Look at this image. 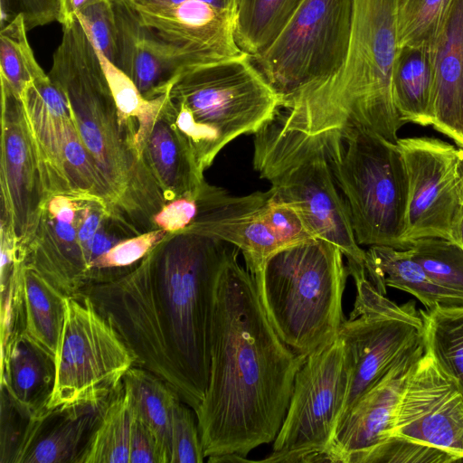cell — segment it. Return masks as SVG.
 Returning a JSON list of instances; mask_svg holds the SVG:
<instances>
[{"mask_svg":"<svg viewBox=\"0 0 463 463\" xmlns=\"http://www.w3.org/2000/svg\"><path fill=\"white\" fill-rule=\"evenodd\" d=\"M232 246L210 235L172 233L118 278L77 293L115 328L135 365L194 412L208 385L216 287Z\"/></svg>","mask_w":463,"mask_h":463,"instance_id":"obj_1","label":"cell"},{"mask_svg":"<svg viewBox=\"0 0 463 463\" xmlns=\"http://www.w3.org/2000/svg\"><path fill=\"white\" fill-rule=\"evenodd\" d=\"M232 245L219 275L204 397L195 411L204 457L242 458L274 441L306 356L268 319L255 281Z\"/></svg>","mask_w":463,"mask_h":463,"instance_id":"obj_2","label":"cell"},{"mask_svg":"<svg viewBox=\"0 0 463 463\" xmlns=\"http://www.w3.org/2000/svg\"><path fill=\"white\" fill-rule=\"evenodd\" d=\"M48 76L69 102L109 215L135 234L155 229L153 217L166 201L137 148L135 131L120 119L99 56L79 22L62 29Z\"/></svg>","mask_w":463,"mask_h":463,"instance_id":"obj_3","label":"cell"},{"mask_svg":"<svg viewBox=\"0 0 463 463\" xmlns=\"http://www.w3.org/2000/svg\"><path fill=\"white\" fill-rule=\"evenodd\" d=\"M398 49L397 0H354L345 61L335 73L288 99L282 111L285 128L322 136L358 127L396 144L404 125L391 88Z\"/></svg>","mask_w":463,"mask_h":463,"instance_id":"obj_4","label":"cell"},{"mask_svg":"<svg viewBox=\"0 0 463 463\" xmlns=\"http://www.w3.org/2000/svg\"><path fill=\"white\" fill-rule=\"evenodd\" d=\"M170 99L167 116L202 174L227 144L257 133L281 106L245 52L189 68L175 81Z\"/></svg>","mask_w":463,"mask_h":463,"instance_id":"obj_5","label":"cell"},{"mask_svg":"<svg viewBox=\"0 0 463 463\" xmlns=\"http://www.w3.org/2000/svg\"><path fill=\"white\" fill-rule=\"evenodd\" d=\"M344 257L334 243L313 238L280 249L250 274L272 327L298 354L337 337L349 275Z\"/></svg>","mask_w":463,"mask_h":463,"instance_id":"obj_6","label":"cell"},{"mask_svg":"<svg viewBox=\"0 0 463 463\" xmlns=\"http://www.w3.org/2000/svg\"><path fill=\"white\" fill-rule=\"evenodd\" d=\"M321 138L359 245L405 250L408 178L395 143L348 127Z\"/></svg>","mask_w":463,"mask_h":463,"instance_id":"obj_7","label":"cell"},{"mask_svg":"<svg viewBox=\"0 0 463 463\" xmlns=\"http://www.w3.org/2000/svg\"><path fill=\"white\" fill-rule=\"evenodd\" d=\"M254 135L253 167L273 195L292 205L316 238L336 245L347 266L365 267L321 138L285 129L275 118Z\"/></svg>","mask_w":463,"mask_h":463,"instance_id":"obj_8","label":"cell"},{"mask_svg":"<svg viewBox=\"0 0 463 463\" xmlns=\"http://www.w3.org/2000/svg\"><path fill=\"white\" fill-rule=\"evenodd\" d=\"M47 409L101 406L135 365L121 336L83 295L67 296Z\"/></svg>","mask_w":463,"mask_h":463,"instance_id":"obj_9","label":"cell"},{"mask_svg":"<svg viewBox=\"0 0 463 463\" xmlns=\"http://www.w3.org/2000/svg\"><path fill=\"white\" fill-rule=\"evenodd\" d=\"M354 0H303L263 52L251 56L282 104L343 64L353 23ZM280 106V107H281Z\"/></svg>","mask_w":463,"mask_h":463,"instance_id":"obj_10","label":"cell"},{"mask_svg":"<svg viewBox=\"0 0 463 463\" xmlns=\"http://www.w3.org/2000/svg\"><path fill=\"white\" fill-rule=\"evenodd\" d=\"M348 364L337 337L307 356L298 371L286 416L263 462H327L347 393Z\"/></svg>","mask_w":463,"mask_h":463,"instance_id":"obj_11","label":"cell"},{"mask_svg":"<svg viewBox=\"0 0 463 463\" xmlns=\"http://www.w3.org/2000/svg\"><path fill=\"white\" fill-rule=\"evenodd\" d=\"M353 279L356 287L354 308L337 335L344 343L349 372L337 425L360 398L423 339L422 321L414 301L398 306L375 288L366 273Z\"/></svg>","mask_w":463,"mask_h":463,"instance_id":"obj_12","label":"cell"},{"mask_svg":"<svg viewBox=\"0 0 463 463\" xmlns=\"http://www.w3.org/2000/svg\"><path fill=\"white\" fill-rule=\"evenodd\" d=\"M19 97L47 195L82 194L102 200L97 171L62 91L44 74Z\"/></svg>","mask_w":463,"mask_h":463,"instance_id":"obj_13","label":"cell"},{"mask_svg":"<svg viewBox=\"0 0 463 463\" xmlns=\"http://www.w3.org/2000/svg\"><path fill=\"white\" fill-rule=\"evenodd\" d=\"M408 178V203L402 241L441 238L459 243L463 205L457 167L459 148L430 137L398 138ZM460 244V243H459Z\"/></svg>","mask_w":463,"mask_h":463,"instance_id":"obj_14","label":"cell"},{"mask_svg":"<svg viewBox=\"0 0 463 463\" xmlns=\"http://www.w3.org/2000/svg\"><path fill=\"white\" fill-rule=\"evenodd\" d=\"M2 85L1 230L23 249L33 238L48 198L20 97Z\"/></svg>","mask_w":463,"mask_h":463,"instance_id":"obj_15","label":"cell"},{"mask_svg":"<svg viewBox=\"0 0 463 463\" xmlns=\"http://www.w3.org/2000/svg\"><path fill=\"white\" fill-rule=\"evenodd\" d=\"M392 437L447 451L463 462V394L427 352L409 375Z\"/></svg>","mask_w":463,"mask_h":463,"instance_id":"obj_16","label":"cell"},{"mask_svg":"<svg viewBox=\"0 0 463 463\" xmlns=\"http://www.w3.org/2000/svg\"><path fill=\"white\" fill-rule=\"evenodd\" d=\"M424 352L422 339L352 407L336 427L326 452L327 462L373 463L391 438L407 380Z\"/></svg>","mask_w":463,"mask_h":463,"instance_id":"obj_17","label":"cell"},{"mask_svg":"<svg viewBox=\"0 0 463 463\" xmlns=\"http://www.w3.org/2000/svg\"><path fill=\"white\" fill-rule=\"evenodd\" d=\"M130 5L144 25L197 64L231 58L243 52L236 40L235 12L200 0L161 7Z\"/></svg>","mask_w":463,"mask_h":463,"instance_id":"obj_18","label":"cell"},{"mask_svg":"<svg viewBox=\"0 0 463 463\" xmlns=\"http://www.w3.org/2000/svg\"><path fill=\"white\" fill-rule=\"evenodd\" d=\"M114 7L118 26L115 64L146 99L169 92L183 72L199 65L144 25L128 0H114Z\"/></svg>","mask_w":463,"mask_h":463,"instance_id":"obj_19","label":"cell"},{"mask_svg":"<svg viewBox=\"0 0 463 463\" xmlns=\"http://www.w3.org/2000/svg\"><path fill=\"white\" fill-rule=\"evenodd\" d=\"M432 128L463 148V0H452L431 48Z\"/></svg>","mask_w":463,"mask_h":463,"instance_id":"obj_20","label":"cell"},{"mask_svg":"<svg viewBox=\"0 0 463 463\" xmlns=\"http://www.w3.org/2000/svg\"><path fill=\"white\" fill-rule=\"evenodd\" d=\"M101 406L47 409L30 418L11 463H77Z\"/></svg>","mask_w":463,"mask_h":463,"instance_id":"obj_21","label":"cell"},{"mask_svg":"<svg viewBox=\"0 0 463 463\" xmlns=\"http://www.w3.org/2000/svg\"><path fill=\"white\" fill-rule=\"evenodd\" d=\"M54 380V359L24 334L1 350V389L28 418L47 410Z\"/></svg>","mask_w":463,"mask_h":463,"instance_id":"obj_22","label":"cell"},{"mask_svg":"<svg viewBox=\"0 0 463 463\" xmlns=\"http://www.w3.org/2000/svg\"><path fill=\"white\" fill-rule=\"evenodd\" d=\"M365 253L368 279L383 295L386 287H392L411 293L426 309L438 305L463 306V294L433 280L408 250L374 245Z\"/></svg>","mask_w":463,"mask_h":463,"instance_id":"obj_23","label":"cell"},{"mask_svg":"<svg viewBox=\"0 0 463 463\" xmlns=\"http://www.w3.org/2000/svg\"><path fill=\"white\" fill-rule=\"evenodd\" d=\"M167 109L154 126L143 151L145 163L166 203L197 193L205 182L167 116Z\"/></svg>","mask_w":463,"mask_h":463,"instance_id":"obj_24","label":"cell"},{"mask_svg":"<svg viewBox=\"0 0 463 463\" xmlns=\"http://www.w3.org/2000/svg\"><path fill=\"white\" fill-rule=\"evenodd\" d=\"M391 88L395 109L403 124L432 126L434 67L430 48L399 46Z\"/></svg>","mask_w":463,"mask_h":463,"instance_id":"obj_25","label":"cell"},{"mask_svg":"<svg viewBox=\"0 0 463 463\" xmlns=\"http://www.w3.org/2000/svg\"><path fill=\"white\" fill-rule=\"evenodd\" d=\"M123 384L130 394L133 412L155 436L160 463H170L173 409L181 399L156 375L136 365L127 372Z\"/></svg>","mask_w":463,"mask_h":463,"instance_id":"obj_26","label":"cell"},{"mask_svg":"<svg viewBox=\"0 0 463 463\" xmlns=\"http://www.w3.org/2000/svg\"><path fill=\"white\" fill-rule=\"evenodd\" d=\"M24 335L54 359L65 317L66 295L24 264Z\"/></svg>","mask_w":463,"mask_h":463,"instance_id":"obj_27","label":"cell"},{"mask_svg":"<svg viewBox=\"0 0 463 463\" xmlns=\"http://www.w3.org/2000/svg\"><path fill=\"white\" fill-rule=\"evenodd\" d=\"M133 410L122 383L106 401L77 463H129Z\"/></svg>","mask_w":463,"mask_h":463,"instance_id":"obj_28","label":"cell"},{"mask_svg":"<svg viewBox=\"0 0 463 463\" xmlns=\"http://www.w3.org/2000/svg\"><path fill=\"white\" fill-rule=\"evenodd\" d=\"M427 352L463 394V306L419 310Z\"/></svg>","mask_w":463,"mask_h":463,"instance_id":"obj_29","label":"cell"},{"mask_svg":"<svg viewBox=\"0 0 463 463\" xmlns=\"http://www.w3.org/2000/svg\"><path fill=\"white\" fill-rule=\"evenodd\" d=\"M94 46V45H93ZM106 75L121 121L136 133V146L143 156L146 142L170 103V91L146 99L134 81L94 46Z\"/></svg>","mask_w":463,"mask_h":463,"instance_id":"obj_30","label":"cell"},{"mask_svg":"<svg viewBox=\"0 0 463 463\" xmlns=\"http://www.w3.org/2000/svg\"><path fill=\"white\" fill-rule=\"evenodd\" d=\"M236 40L240 48L256 55L281 33L303 0H236Z\"/></svg>","mask_w":463,"mask_h":463,"instance_id":"obj_31","label":"cell"},{"mask_svg":"<svg viewBox=\"0 0 463 463\" xmlns=\"http://www.w3.org/2000/svg\"><path fill=\"white\" fill-rule=\"evenodd\" d=\"M27 31L18 15L4 24L0 33L1 82L18 96L29 82L45 74L34 57Z\"/></svg>","mask_w":463,"mask_h":463,"instance_id":"obj_32","label":"cell"},{"mask_svg":"<svg viewBox=\"0 0 463 463\" xmlns=\"http://www.w3.org/2000/svg\"><path fill=\"white\" fill-rule=\"evenodd\" d=\"M452 0H397L399 46L432 48Z\"/></svg>","mask_w":463,"mask_h":463,"instance_id":"obj_33","label":"cell"},{"mask_svg":"<svg viewBox=\"0 0 463 463\" xmlns=\"http://www.w3.org/2000/svg\"><path fill=\"white\" fill-rule=\"evenodd\" d=\"M411 257L439 285L463 294V247L441 238L411 242Z\"/></svg>","mask_w":463,"mask_h":463,"instance_id":"obj_34","label":"cell"},{"mask_svg":"<svg viewBox=\"0 0 463 463\" xmlns=\"http://www.w3.org/2000/svg\"><path fill=\"white\" fill-rule=\"evenodd\" d=\"M170 234L163 229H153L118 241L90 263L86 286L118 278Z\"/></svg>","mask_w":463,"mask_h":463,"instance_id":"obj_35","label":"cell"},{"mask_svg":"<svg viewBox=\"0 0 463 463\" xmlns=\"http://www.w3.org/2000/svg\"><path fill=\"white\" fill-rule=\"evenodd\" d=\"M88 38L114 64L118 55V26L114 0L93 4L76 13Z\"/></svg>","mask_w":463,"mask_h":463,"instance_id":"obj_36","label":"cell"},{"mask_svg":"<svg viewBox=\"0 0 463 463\" xmlns=\"http://www.w3.org/2000/svg\"><path fill=\"white\" fill-rule=\"evenodd\" d=\"M204 458L195 412L179 400L172 414L170 463H202Z\"/></svg>","mask_w":463,"mask_h":463,"instance_id":"obj_37","label":"cell"},{"mask_svg":"<svg viewBox=\"0 0 463 463\" xmlns=\"http://www.w3.org/2000/svg\"><path fill=\"white\" fill-rule=\"evenodd\" d=\"M260 213L284 248L316 238L299 213L289 203L275 197L272 191L260 207Z\"/></svg>","mask_w":463,"mask_h":463,"instance_id":"obj_38","label":"cell"},{"mask_svg":"<svg viewBox=\"0 0 463 463\" xmlns=\"http://www.w3.org/2000/svg\"><path fill=\"white\" fill-rule=\"evenodd\" d=\"M61 0H1L2 25L21 15L28 30L59 21Z\"/></svg>","mask_w":463,"mask_h":463,"instance_id":"obj_39","label":"cell"},{"mask_svg":"<svg viewBox=\"0 0 463 463\" xmlns=\"http://www.w3.org/2000/svg\"><path fill=\"white\" fill-rule=\"evenodd\" d=\"M197 193L181 196L166 203L153 217L156 229L169 233L186 231L197 219L201 210V201Z\"/></svg>","mask_w":463,"mask_h":463,"instance_id":"obj_40","label":"cell"},{"mask_svg":"<svg viewBox=\"0 0 463 463\" xmlns=\"http://www.w3.org/2000/svg\"><path fill=\"white\" fill-rule=\"evenodd\" d=\"M129 463H160L153 432L134 412L129 445Z\"/></svg>","mask_w":463,"mask_h":463,"instance_id":"obj_41","label":"cell"},{"mask_svg":"<svg viewBox=\"0 0 463 463\" xmlns=\"http://www.w3.org/2000/svg\"><path fill=\"white\" fill-rule=\"evenodd\" d=\"M112 0H61L59 23L63 26L72 23L77 17L76 13L93 4Z\"/></svg>","mask_w":463,"mask_h":463,"instance_id":"obj_42","label":"cell"},{"mask_svg":"<svg viewBox=\"0 0 463 463\" xmlns=\"http://www.w3.org/2000/svg\"><path fill=\"white\" fill-rule=\"evenodd\" d=\"M134 5L161 7L180 4L185 0H128Z\"/></svg>","mask_w":463,"mask_h":463,"instance_id":"obj_43","label":"cell"},{"mask_svg":"<svg viewBox=\"0 0 463 463\" xmlns=\"http://www.w3.org/2000/svg\"><path fill=\"white\" fill-rule=\"evenodd\" d=\"M204 3H207L214 7L220 9H225L229 11L235 12L237 11V2L236 0H200Z\"/></svg>","mask_w":463,"mask_h":463,"instance_id":"obj_44","label":"cell"},{"mask_svg":"<svg viewBox=\"0 0 463 463\" xmlns=\"http://www.w3.org/2000/svg\"><path fill=\"white\" fill-rule=\"evenodd\" d=\"M458 189L463 205V148L459 147V156L457 167Z\"/></svg>","mask_w":463,"mask_h":463,"instance_id":"obj_45","label":"cell"},{"mask_svg":"<svg viewBox=\"0 0 463 463\" xmlns=\"http://www.w3.org/2000/svg\"><path fill=\"white\" fill-rule=\"evenodd\" d=\"M459 243L463 247V212H462V217H461V222H460V225H459Z\"/></svg>","mask_w":463,"mask_h":463,"instance_id":"obj_46","label":"cell"}]
</instances>
